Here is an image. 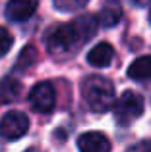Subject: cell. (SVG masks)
I'll return each instance as SVG.
<instances>
[{"instance_id": "cell-4", "label": "cell", "mask_w": 151, "mask_h": 152, "mask_svg": "<svg viewBox=\"0 0 151 152\" xmlns=\"http://www.w3.org/2000/svg\"><path fill=\"white\" fill-rule=\"evenodd\" d=\"M29 131V119L21 112H8L0 118V137L6 141H18Z\"/></svg>"}, {"instance_id": "cell-7", "label": "cell", "mask_w": 151, "mask_h": 152, "mask_svg": "<svg viewBox=\"0 0 151 152\" xmlns=\"http://www.w3.org/2000/svg\"><path fill=\"white\" fill-rule=\"evenodd\" d=\"M78 148L83 152H107V150H110V142L99 131H87V133L79 135Z\"/></svg>"}, {"instance_id": "cell-3", "label": "cell", "mask_w": 151, "mask_h": 152, "mask_svg": "<svg viewBox=\"0 0 151 152\" xmlns=\"http://www.w3.org/2000/svg\"><path fill=\"white\" fill-rule=\"evenodd\" d=\"M113 114L118 125H130L144 114V98L134 91H126L113 106Z\"/></svg>"}, {"instance_id": "cell-5", "label": "cell", "mask_w": 151, "mask_h": 152, "mask_svg": "<svg viewBox=\"0 0 151 152\" xmlns=\"http://www.w3.org/2000/svg\"><path fill=\"white\" fill-rule=\"evenodd\" d=\"M54 102H56V93L49 81L37 83L29 91V104L39 114H50L54 110Z\"/></svg>"}, {"instance_id": "cell-12", "label": "cell", "mask_w": 151, "mask_h": 152, "mask_svg": "<svg viewBox=\"0 0 151 152\" xmlns=\"http://www.w3.org/2000/svg\"><path fill=\"white\" fill-rule=\"evenodd\" d=\"M35 58H37V52H35V48H33V46H25L23 52L19 54L18 64H16L14 69H27V67L35 62Z\"/></svg>"}, {"instance_id": "cell-8", "label": "cell", "mask_w": 151, "mask_h": 152, "mask_svg": "<svg viewBox=\"0 0 151 152\" xmlns=\"http://www.w3.org/2000/svg\"><path fill=\"white\" fill-rule=\"evenodd\" d=\"M113 58H114V48L109 45V42H99V45H95L93 48L89 50V54H87V62H89V66H93V67L110 66Z\"/></svg>"}, {"instance_id": "cell-1", "label": "cell", "mask_w": 151, "mask_h": 152, "mask_svg": "<svg viewBox=\"0 0 151 152\" xmlns=\"http://www.w3.org/2000/svg\"><path fill=\"white\" fill-rule=\"evenodd\" d=\"M95 29H97V19L91 18V15H81V18L74 19L70 23L54 25L45 35L47 50L54 58L70 56L81 42H85L87 39L93 37Z\"/></svg>"}, {"instance_id": "cell-16", "label": "cell", "mask_w": 151, "mask_h": 152, "mask_svg": "<svg viewBox=\"0 0 151 152\" xmlns=\"http://www.w3.org/2000/svg\"><path fill=\"white\" fill-rule=\"evenodd\" d=\"M149 23H151V10H149Z\"/></svg>"}, {"instance_id": "cell-9", "label": "cell", "mask_w": 151, "mask_h": 152, "mask_svg": "<svg viewBox=\"0 0 151 152\" xmlns=\"http://www.w3.org/2000/svg\"><path fill=\"white\" fill-rule=\"evenodd\" d=\"M128 77L134 81H147L151 79V56H140L128 67Z\"/></svg>"}, {"instance_id": "cell-6", "label": "cell", "mask_w": 151, "mask_h": 152, "mask_svg": "<svg viewBox=\"0 0 151 152\" xmlns=\"http://www.w3.org/2000/svg\"><path fill=\"white\" fill-rule=\"evenodd\" d=\"M39 0H10L6 4V18L10 21H25L35 14Z\"/></svg>"}, {"instance_id": "cell-14", "label": "cell", "mask_w": 151, "mask_h": 152, "mask_svg": "<svg viewBox=\"0 0 151 152\" xmlns=\"http://www.w3.org/2000/svg\"><path fill=\"white\" fill-rule=\"evenodd\" d=\"M12 45H14V37H12V33L6 29V27H0V56L8 54L12 48Z\"/></svg>"}, {"instance_id": "cell-13", "label": "cell", "mask_w": 151, "mask_h": 152, "mask_svg": "<svg viewBox=\"0 0 151 152\" xmlns=\"http://www.w3.org/2000/svg\"><path fill=\"white\" fill-rule=\"evenodd\" d=\"M87 4V0H54V8L60 12H78Z\"/></svg>"}, {"instance_id": "cell-10", "label": "cell", "mask_w": 151, "mask_h": 152, "mask_svg": "<svg viewBox=\"0 0 151 152\" xmlns=\"http://www.w3.org/2000/svg\"><path fill=\"white\" fill-rule=\"evenodd\" d=\"M19 91H21V83L14 77H6L0 81V104H10L18 100Z\"/></svg>"}, {"instance_id": "cell-11", "label": "cell", "mask_w": 151, "mask_h": 152, "mask_svg": "<svg viewBox=\"0 0 151 152\" xmlns=\"http://www.w3.org/2000/svg\"><path fill=\"white\" fill-rule=\"evenodd\" d=\"M120 18H122L120 6L114 4V2H110V4H107V6L101 10L99 21H101L105 27H113V25H116V23H118V19H120Z\"/></svg>"}, {"instance_id": "cell-15", "label": "cell", "mask_w": 151, "mask_h": 152, "mask_svg": "<svg viewBox=\"0 0 151 152\" xmlns=\"http://www.w3.org/2000/svg\"><path fill=\"white\" fill-rule=\"evenodd\" d=\"M132 4H136V6H147L151 0H130Z\"/></svg>"}, {"instance_id": "cell-2", "label": "cell", "mask_w": 151, "mask_h": 152, "mask_svg": "<svg viewBox=\"0 0 151 152\" xmlns=\"http://www.w3.org/2000/svg\"><path fill=\"white\" fill-rule=\"evenodd\" d=\"M81 94L91 112H109L114 106V87L103 75H89L81 83Z\"/></svg>"}]
</instances>
